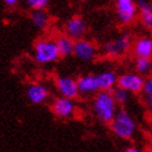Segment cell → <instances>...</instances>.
Returning <instances> with one entry per match:
<instances>
[{"label": "cell", "instance_id": "1", "mask_svg": "<svg viewBox=\"0 0 152 152\" xmlns=\"http://www.w3.org/2000/svg\"><path fill=\"white\" fill-rule=\"evenodd\" d=\"M118 106L119 105L114 100L110 92L98 90L92 102V111L96 120H99L102 124L109 125L118 111Z\"/></svg>", "mask_w": 152, "mask_h": 152}, {"label": "cell", "instance_id": "2", "mask_svg": "<svg viewBox=\"0 0 152 152\" xmlns=\"http://www.w3.org/2000/svg\"><path fill=\"white\" fill-rule=\"evenodd\" d=\"M109 125L111 132L120 140L130 141L135 137L136 132H137V124L130 115V113L125 109H118Z\"/></svg>", "mask_w": 152, "mask_h": 152}, {"label": "cell", "instance_id": "3", "mask_svg": "<svg viewBox=\"0 0 152 152\" xmlns=\"http://www.w3.org/2000/svg\"><path fill=\"white\" fill-rule=\"evenodd\" d=\"M61 58L53 39H41L34 46V59L39 64H51Z\"/></svg>", "mask_w": 152, "mask_h": 152}, {"label": "cell", "instance_id": "4", "mask_svg": "<svg viewBox=\"0 0 152 152\" xmlns=\"http://www.w3.org/2000/svg\"><path fill=\"white\" fill-rule=\"evenodd\" d=\"M132 42H134L132 36L127 32H124L104 45V53L109 57L119 58L121 56H124L131 48Z\"/></svg>", "mask_w": 152, "mask_h": 152}, {"label": "cell", "instance_id": "5", "mask_svg": "<svg viewBox=\"0 0 152 152\" xmlns=\"http://www.w3.org/2000/svg\"><path fill=\"white\" fill-rule=\"evenodd\" d=\"M115 10L121 25H130L139 12L135 0H115Z\"/></svg>", "mask_w": 152, "mask_h": 152}, {"label": "cell", "instance_id": "6", "mask_svg": "<svg viewBox=\"0 0 152 152\" xmlns=\"http://www.w3.org/2000/svg\"><path fill=\"white\" fill-rule=\"evenodd\" d=\"M72 55L75 56L80 61L90 62V61H93L96 57L98 48L90 40H87V39H84V37H82V39L74 40Z\"/></svg>", "mask_w": 152, "mask_h": 152}, {"label": "cell", "instance_id": "7", "mask_svg": "<svg viewBox=\"0 0 152 152\" xmlns=\"http://www.w3.org/2000/svg\"><path fill=\"white\" fill-rule=\"evenodd\" d=\"M143 82H145V77L143 75L136 72H130V73H124L120 77H118L116 86L124 88L130 94H140Z\"/></svg>", "mask_w": 152, "mask_h": 152}, {"label": "cell", "instance_id": "8", "mask_svg": "<svg viewBox=\"0 0 152 152\" xmlns=\"http://www.w3.org/2000/svg\"><path fill=\"white\" fill-rule=\"evenodd\" d=\"M51 110L59 119H71L74 116L75 111H77V106H75L74 99H69V98L59 95V98L53 100L51 105Z\"/></svg>", "mask_w": 152, "mask_h": 152}, {"label": "cell", "instance_id": "9", "mask_svg": "<svg viewBox=\"0 0 152 152\" xmlns=\"http://www.w3.org/2000/svg\"><path fill=\"white\" fill-rule=\"evenodd\" d=\"M87 30L88 25L86 19L80 15H77V16H73L67 21L64 26V35L71 37L72 40H78L86 36Z\"/></svg>", "mask_w": 152, "mask_h": 152}, {"label": "cell", "instance_id": "10", "mask_svg": "<svg viewBox=\"0 0 152 152\" xmlns=\"http://www.w3.org/2000/svg\"><path fill=\"white\" fill-rule=\"evenodd\" d=\"M56 88L61 96L77 99L79 93L77 88V80L69 75H59L56 79Z\"/></svg>", "mask_w": 152, "mask_h": 152}, {"label": "cell", "instance_id": "11", "mask_svg": "<svg viewBox=\"0 0 152 152\" xmlns=\"http://www.w3.org/2000/svg\"><path fill=\"white\" fill-rule=\"evenodd\" d=\"M26 95L31 104L40 105L47 102L50 96V90L42 83H31L26 89Z\"/></svg>", "mask_w": 152, "mask_h": 152}, {"label": "cell", "instance_id": "12", "mask_svg": "<svg viewBox=\"0 0 152 152\" xmlns=\"http://www.w3.org/2000/svg\"><path fill=\"white\" fill-rule=\"evenodd\" d=\"M77 80V88H78V93L79 95H84L89 96L95 94L99 87H98V82H96V75L95 74H84L80 75Z\"/></svg>", "mask_w": 152, "mask_h": 152}, {"label": "cell", "instance_id": "13", "mask_svg": "<svg viewBox=\"0 0 152 152\" xmlns=\"http://www.w3.org/2000/svg\"><path fill=\"white\" fill-rule=\"evenodd\" d=\"M132 53L135 58L142 57V58H151L152 56V39L148 36H142L135 40L131 45Z\"/></svg>", "mask_w": 152, "mask_h": 152}, {"label": "cell", "instance_id": "14", "mask_svg": "<svg viewBox=\"0 0 152 152\" xmlns=\"http://www.w3.org/2000/svg\"><path fill=\"white\" fill-rule=\"evenodd\" d=\"M96 82L99 90L111 92L118 84V74L114 71H104L99 74H96Z\"/></svg>", "mask_w": 152, "mask_h": 152}, {"label": "cell", "instance_id": "15", "mask_svg": "<svg viewBox=\"0 0 152 152\" xmlns=\"http://www.w3.org/2000/svg\"><path fill=\"white\" fill-rule=\"evenodd\" d=\"M137 10H140L141 24L146 28L152 27V5L148 0H137L136 1Z\"/></svg>", "mask_w": 152, "mask_h": 152}, {"label": "cell", "instance_id": "16", "mask_svg": "<svg viewBox=\"0 0 152 152\" xmlns=\"http://www.w3.org/2000/svg\"><path fill=\"white\" fill-rule=\"evenodd\" d=\"M55 43L57 46L58 53L61 57H68L73 53V43L74 40H72L71 37H68L67 35H59L55 39Z\"/></svg>", "mask_w": 152, "mask_h": 152}, {"label": "cell", "instance_id": "17", "mask_svg": "<svg viewBox=\"0 0 152 152\" xmlns=\"http://www.w3.org/2000/svg\"><path fill=\"white\" fill-rule=\"evenodd\" d=\"M31 21H32L35 27L43 30L50 25L51 18H50L48 12L45 9H35L31 12Z\"/></svg>", "mask_w": 152, "mask_h": 152}, {"label": "cell", "instance_id": "18", "mask_svg": "<svg viewBox=\"0 0 152 152\" xmlns=\"http://www.w3.org/2000/svg\"><path fill=\"white\" fill-rule=\"evenodd\" d=\"M134 68L136 73H139L141 75H148L152 71V62L151 58H142V57H136L135 63H134Z\"/></svg>", "mask_w": 152, "mask_h": 152}, {"label": "cell", "instance_id": "19", "mask_svg": "<svg viewBox=\"0 0 152 152\" xmlns=\"http://www.w3.org/2000/svg\"><path fill=\"white\" fill-rule=\"evenodd\" d=\"M110 93H111L114 100L116 102L118 105H124L129 102V99H130V93H129L127 90H125L124 88L119 87V86H116Z\"/></svg>", "mask_w": 152, "mask_h": 152}, {"label": "cell", "instance_id": "20", "mask_svg": "<svg viewBox=\"0 0 152 152\" xmlns=\"http://www.w3.org/2000/svg\"><path fill=\"white\" fill-rule=\"evenodd\" d=\"M141 93L143 96V100L146 103V108L151 110L152 108V79L151 78H145Z\"/></svg>", "mask_w": 152, "mask_h": 152}, {"label": "cell", "instance_id": "21", "mask_svg": "<svg viewBox=\"0 0 152 152\" xmlns=\"http://www.w3.org/2000/svg\"><path fill=\"white\" fill-rule=\"evenodd\" d=\"M51 0H25V4L31 10L35 9H46Z\"/></svg>", "mask_w": 152, "mask_h": 152}, {"label": "cell", "instance_id": "22", "mask_svg": "<svg viewBox=\"0 0 152 152\" xmlns=\"http://www.w3.org/2000/svg\"><path fill=\"white\" fill-rule=\"evenodd\" d=\"M3 1L7 7H14V6H16L19 4L20 0H3Z\"/></svg>", "mask_w": 152, "mask_h": 152}, {"label": "cell", "instance_id": "23", "mask_svg": "<svg viewBox=\"0 0 152 152\" xmlns=\"http://www.w3.org/2000/svg\"><path fill=\"white\" fill-rule=\"evenodd\" d=\"M124 151L125 152H139L140 147H137V146H127V147H125Z\"/></svg>", "mask_w": 152, "mask_h": 152}]
</instances>
